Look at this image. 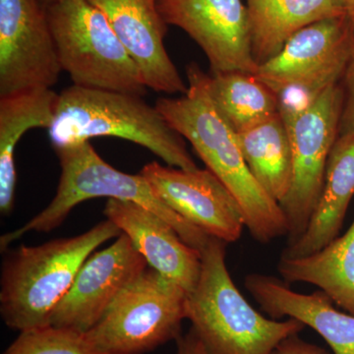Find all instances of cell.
<instances>
[{"instance_id":"21","label":"cell","mask_w":354,"mask_h":354,"mask_svg":"<svg viewBox=\"0 0 354 354\" xmlns=\"http://www.w3.org/2000/svg\"><path fill=\"white\" fill-rule=\"evenodd\" d=\"M249 169L263 189L279 204L285 201L292 181L290 133L279 114L237 133Z\"/></svg>"},{"instance_id":"28","label":"cell","mask_w":354,"mask_h":354,"mask_svg":"<svg viewBox=\"0 0 354 354\" xmlns=\"http://www.w3.org/2000/svg\"><path fill=\"white\" fill-rule=\"evenodd\" d=\"M41 3L43 4L44 7L48 6V4L51 3V2L55 1V0H39Z\"/></svg>"},{"instance_id":"18","label":"cell","mask_w":354,"mask_h":354,"mask_svg":"<svg viewBox=\"0 0 354 354\" xmlns=\"http://www.w3.org/2000/svg\"><path fill=\"white\" fill-rule=\"evenodd\" d=\"M254 59L258 65L278 55L306 26L346 15L344 0H246Z\"/></svg>"},{"instance_id":"26","label":"cell","mask_w":354,"mask_h":354,"mask_svg":"<svg viewBox=\"0 0 354 354\" xmlns=\"http://www.w3.org/2000/svg\"><path fill=\"white\" fill-rule=\"evenodd\" d=\"M176 341V354H213L207 348L193 328L185 335H179Z\"/></svg>"},{"instance_id":"16","label":"cell","mask_w":354,"mask_h":354,"mask_svg":"<svg viewBox=\"0 0 354 354\" xmlns=\"http://www.w3.org/2000/svg\"><path fill=\"white\" fill-rule=\"evenodd\" d=\"M244 285L268 315L297 319L318 333L333 353L354 354V315L335 308L323 291L304 295L285 281L262 274H248Z\"/></svg>"},{"instance_id":"2","label":"cell","mask_w":354,"mask_h":354,"mask_svg":"<svg viewBox=\"0 0 354 354\" xmlns=\"http://www.w3.org/2000/svg\"><path fill=\"white\" fill-rule=\"evenodd\" d=\"M122 232L111 221L82 234L37 246L6 250L0 277V315L11 329L24 332L50 325L79 269L97 247Z\"/></svg>"},{"instance_id":"13","label":"cell","mask_w":354,"mask_h":354,"mask_svg":"<svg viewBox=\"0 0 354 354\" xmlns=\"http://www.w3.org/2000/svg\"><path fill=\"white\" fill-rule=\"evenodd\" d=\"M354 50L348 16L306 26L288 39L278 55L260 64L255 76L274 93L290 84L327 73L344 77Z\"/></svg>"},{"instance_id":"9","label":"cell","mask_w":354,"mask_h":354,"mask_svg":"<svg viewBox=\"0 0 354 354\" xmlns=\"http://www.w3.org/2000/svg\"><path fill=\"white\" fill-rule=\"evenodd\" d=\"M62 69L39 0H0V97L51 88Z\"/></svg>"},{"instance_id":"11","label":"cell","mask_w":354,"mask_h":354,"mask_svg":"<svg viewBox=\"0 0 354 354\" xmlns=\"http://www.w3.org/2000/svg\"><path fill=\"white\" fill-rule=\"evenodd\" d=\"M140 174L172 211L209 236L225 243L241 239L246 227L241 207L208 169L185 171L152 162Z\"/></svg>"},{"instance_id":"27","label":"cell","mask_w":354,"mask_h":354,"mask_svg":"<svg viewBox=\"0 0 354 354\" xmlns=\"http://www.w3.org/2000/svg\"><path fill=\"white\" fill-rule=\"evenodd\" d=\"M346 12L354 32V0H344Z\"/></svg>"},{"instance_id":"3","label":"cell","mask_w":354,"mask_h":354,"mask_svg":"<svg viewBox=\"0 0 354 354\" xmlns=\"http://www.w3.org/2000/svg\"><path fill=\"white\" fill-rule=\"evenodd\" d=\"M48 132L55 150L95 137H118L148 149L169 167L199 169L183 137L138 95L75 85L64 88Z\"/></svg>"},{"instance_id":"22","label":"cell","mask_w":354,"mask_h":354,"mask_svg":"<svg viewBox=\"0 0 354 354\" xmlns=\"http://www.w3.org/2000/svg\"><path fill=\"white\" fill-rule=\"evenodd\" d=\"M205 84L216 111L236 133L279 113L276 93L255 74L206 73Z\"/></svg>"},{"instance_id":"17","label":"cell","mask_w":354,"mask_h":354,"mask_svg":"<svg viewBox=\"0 0 354 354\" xmlns=\"http://www.w3.org/2000/svg\"><path fill=\"white\" fill-rule=\"evenodd\" d=\"M354 196V133L339 135L328 160L320 198L299 239L281 257L300 258L318 252L339 236Z\"/></svg>"},{"instance_id":"6","label":"cell","mask_w":354,"mask_h":354,"mask_svg":"<svg viewBox=\"0 0 354 354\" xmlns=\"http://www.w3.org/2000/svg\"><path fill=\"white\" fill-rule=\"evenodd\" d=\"M46 12L58 62L73 85L147 94L139 67L100 9L88 0H55Z\"/></svg>"},{"instance_id":"20","label":"cell","mask_w":354,"mask_h":354,"mask_svg":"<svg viewBox=\"0 0 354 354\" xmlns=\"http://www.w3.org/2000/svg\"><path fill=\"white\" fill-rule=\"evenodd\" d=\"M278 271L286 283L315 286L354 315V221L346 234L318 252L291 259L279 258Z\"/></svg>"},{"instance_id":"19","label":"cell","mask_w":354,"mask_h":354,"mask_svg":"<svg viewBox=\"0 0 354 354\" xmlns=\"http://www.w3.org/2000/svg\"><path fill=\"white\" fill-rule=\"evenodd\" d=\"M59 94L36 88L0 97V212L12 213L15 200V149L28 130L50 127Z\"/></svg>"},{"instance_id":"25","label":"cell","mask_w":354,"mask_h":354,"mask_svg":"<svg viewBox=\"0 0 354 354\" xmlns=\"http://www.w3.org/2000/svg\"><path fill=\"white\" fill-rule=\"evenodd\" d=\"M272 354H332L326 349L304 341L298 334L290 335L279 342ZM334 354V353H333Z\"/></svg>"},{"instance_id":"8","label":"cell","mask_w":354,"mask_h":354,"mask_svg":"<svg viewBox=\"0 0 354 354\" xmlns=\"http://www.w3.org/2000/svg\"><path fill=\"white\" fill-rule=\"evenodd\" d=\"M344 102L341 84L332 86L288 129L292 181L279 204L288 221V244L304 234L320 198L330 151L339 136Z\"/></svg>"},{"instance_id":"7","label":"cell","mask_w":354,"mask_h":354,"mask_svg":"<svg viewBox=\"0 0 354 354\" xmlns=\"http://www.w3.org/2000/svg\"><path fill=\"white\" fill-rule=\"evenodd\" d=\"M188 293L148 267L115 298L86 339L100 354H144L181 335Z\"/></svg>"},{"instance_id":"12","label":"cell","mask_w":354,"mask_h":354,"mask_svg":"<svg viewBox=\"0 0 354 354\" xmlns=\"http://www.w3.org/2000/svg\"><path fill=\"white\" fill-rule=\"evenodd\" d=\"M149 267L127 235L95 251L81 266L73 285L53 311L50 325L87 333L121 291Z\"/></svg>"},{"instance_id":"5","label":"cell","mask_w":354,"mask_h":354,"mask_svg":"<svg viewBox=\"0 0 354 354\" xmlns=\"http://www.w3.org/2000/svg\"><path fill=\"white\" fill-rule=\"evenodd\" d=\"M55 151L62 169L57 194L46 209L23 227L1 235L2 252L28 232L55 230L77 205L102 197L133 202L150 209L167 221L186 244L200 253L208 244L211 236L172 211L156 194L145 177L141 174H125L114 169L100 157L90 141Z\"/></svg>"},{"instance_id":"14","label":"cell","mask_w":354,"mask_h":354,"mask_svg":"<svg viewBox=\"0 0 354 354\" xmlns=\"http://www.w3.org/2000/svg\"><path fill=\"white\" fill-rule=\"evenodd\" d=\"M102 11L139 67L147 88L164 94H185L176 65L165 50L167 24L157 0H88Z\"/></svg>"},{"instance_id":"4","label":"cell","mask_w":354,"mask_h":354,"mask_svg":"<svg viewBox=\"0 0 354 354\" xmlns=\"http://www.w3.org/2000/svg\"><path fill=\"white\" fill-rule=\"evenodd\" d=\"M227 243L215 237L201 252V272L188 293L186 319L213 354H272L305 325L297 319L279 322L253 308L234 285L225 262Z\"/></svg>"},{"instance_id":"23","label":"cell","mask_w":354,"mask_h":354,"mask_svg":"<svg viewBox=\"0 0 354 354\" xmlns=\"http://www.w3.org/2000/svg\"><path fill=\"white\" fill-rule=\"evenodd\" d=\"M2 354H100L85 334L48 325L20 332Z\"/></svg>"},{"instance_id":"15","label":"cell","mask_w":354,"mask_h":354,"mask_svg":"<svg viewBox=\"0 0 354 354\" xmlns=\"http://www.w3.org/2000/svg\"><path fill=\"white\" fill-rule=\"evenodd\" d=\"M104 215L127 235L149 267L186 292L194 290L201 272V253L186 244L167 221L135 203L115 199H108Z\"/></svg>"},{"instance_id":"24","label":"cell","mask_w":354,"mask_h":354,"mask_svg":"<svg viewBox=\"0 0 354 354\" xmlns=\"http://www.w3.org/2000/svg\"><path fill=\"white\" fill-rule=\"evenodd\" d=\"M342 81L344 102L339 124V135L354 133V50Z\"/></svg>"},{"instance_id":"1","label":"cell","mask_w":354,"mask_h":354,"mask_svg":"<svg viewBox=\"0 0 354 354\" xmlns=\"http://www.w3.org/2000/svg\"><path fill=\"white\" fill-rule=\"evenodd\" d=\"M205 76L206 73L192 62L187 66V92L178 97H160L156 108L232 192L241 207L245 227L256 241L269 243L288 235L283 209L249 169L237 133L216 111Z\"/></svg>"},{"instance_id":"10","label":"cell","mask_w":354,"mask_h":354,"mask_svg":"<svg viewBox=\"0 0 354 354\" xmlns=\"http://www.w3.org/2000/svg\"><path fill=\"white\" fill-rule=\"evenodd\" d=\"M165 24L180 28L204 51L212 74H255L250 24L241 0H157Z\"/></svg>"}]
</instances>
